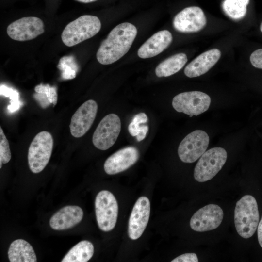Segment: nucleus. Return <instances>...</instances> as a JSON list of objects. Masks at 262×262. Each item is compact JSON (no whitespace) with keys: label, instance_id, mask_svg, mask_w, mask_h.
Returning a JSON list of instances; mask_svg holds the SVG:
<instances>
[{"label":"nucleus","instance_id":"f257e3e1","mask_svg":"<svg viewBox=\"0 0 262 262\" xmlns=\"http://www.w3.org/2000/svg\"><path fill=\"white\" fill-rule=\"evenodd\" d=\"M137 33L136 27L130 23L124 22L115 26L102 41L97 51L98 62L109 65L118 60L128 52Z\"/></svg>","mask_w":262,"mask_h":262},{"label":"nucleus","instance_id":"f03ea898","mask_svg":"<svg viewBox=\"0 0 262 262\" xmlns=\"http://www.w3.org/2000/svg\"><path fill=\"white\" fill-rule=\"evenodd\" d=\"M259 222L258 204L251 195L243 196L236 204L234 210V223L236 231L244 238L252 237Z\"/></svg>","mask_w":262,"mask_h":262},{"label":"nucleus","instance_id":"7ed1b4c3","mask_svg":"<svg viewBox=\"0 0 262 262\" xmlns=\"http://www.w3.org/2000/svg\"><path fill=\"white\" fill-rule=\"evenodd\" d=\"M99 18L92 15H83L68 23L64 28L61 39L68 47L76 45L97 34L101 29Z\"/></svg>","mask_w":262,"mask_h":262},{"label":"nucleus","instance_id":"20e7f679","mask_svg":"<svg viewBox=\"0 0 262 262\" xmlns=\"http://www.w3.org/2000/svg\"><path fill=\"white\" fill-rule=\"evenodd\" d=\"M53 139L50 133L42 131L37 134L32 141L28 150L29 168L33 173L41 172L50 158Z\"/></svg>","mask_w":262,"mask_h":262},{"label":"nucleus","instance_id":"39448f33","mask_svg":"<svg viewBox=\"0 0 262 262\" xmlns=\"http://www.w3.org/2000/svg\"><path fill=\"white\" fill-rule=\"evenodd\" d=\"M227 158V152L222 147H213L205 151L195 167V180L203 182L212 179L222 169Z\"/></svg>","mask_w":262,"mask_h":262},{"label":"nucleus","instance_id":"423d86ee","mask_svg":"<svg viewBox=\"0 0 262 262\" xmlns=\"http://www.w3.org/2000/svg\"><path fill=\"white\" fill-rule=\"evenodd\" d=\"M95 213L99 228L107 232L115 227L118 216V206L114 195L107 190H102L96 196Z\"/></svg>","mask_w":262,"mask_h":262},{"label":"nucleus","instance_id":"0eeeda50","mask_svg":"<svg viewBox=\"0 0 262 262\" xmlns=\"http://www.w3.org/2000/svg\"><path fill=\"white\" fill-rule=\"evenodd\" d=\"M211 98L207 94L200 91H189L180 93L172 100L173 108L191 117L206 112L209 108Z\"/></svg>","mask_w":262,"mask_h":262},{"label":"nucleus","instance_id":"6e6552de","mask_svg":"<svg viewBox=\"0 0 262 262\" xmlns=\"http://www.w3.org/2000/svg\"><path fill=\"white\" fill-rule=\"evenodd\" d=\"M121 131V121L115 114L104 116L98 124L92 137L94 146L98 149H109L116 142Z\"/></svg>","mask_w":262,"mask_h":262},{"label":"nucleus","instance_id":"1a4fd4ad","mask_svg":"<svg viewBox=\"0 0 262 262\" xmlns=\"http://www.w3.org/2000/svg\"><path fill=\"white\" fill-rule=\"evenodd\" d=\"M209 143V137L202 131L195 130L180 143L178 153L180 159L184 163H192L196 161L206 151Z\"/></svg>","mask_w":262,"mask_h":262},{"label":"nucleus","instance_id":"9d476101","mask_svg":"<svg viewBox=\"0 0 262 262\" xmlns=\"http://www.w3.org/2000/svg\"><path fill=\"white\" fill-rule=\"evenodd\" d=\"M45 31L43 21L34 16L24 17L12 22L7 33L13 40L25 41L33 39Z\"/></svg>","mask_w":262,"mask_h":262},{"label":"nucleus","instance_id":"9b49d317","mask_svg":"<svg viewBox=\"0 0 262 262\" xmlns=\"http://www.w3.org/2000/svg\"><path fill=\"white\" fill-rule=\"evenodd\" d=\"M224 213L220 206L209 204L197 210L190 219L191 229L197 232L214 229L221 224Z\"/></svg>","mask_w":262,"mask_h":262},{"label":"nucleus","instance_id":"f8f14e48","mask_svg":"<svg viewBox=\"0 0 262 262\" xmlns=\"http://www.w3.org/2000/svg\"><path fill=\"white\" fill-rule=\"evenodd\" d=\"M98 108L97 102L89 99L76 110L69 125L70 133L73 137H81L88 131L96 118Z\"/></svg>","mask_w":262,"mask_h":262},{"label":"nucleus","instance_id":"ddd939ff","mask_svg":"<svg viewBox=\"0 0 262 262\" xmlns=\"http://www.w3.org/2000/svg\"><path fill=\"white\" fill-rule=\"evenodd\" d=\"M207 20L203 10L197 6L184 8L174 18L173 25L176 30L181 33H195L203 29Z\"/></svg>","mask_w":262,"mask_h":262},{"label":"nucleus","instance_id":"4468645a","mask_svg":"<svg viewBox=\"0 0 262 262\" xmlns=\"http://www.w3.org/2000/svg\"><path fill=\"white\" fill-rule=\"evenodd\" d=\"M150 204L146 196L140 197L135 202L130 216L128 235L132 240H136L142 235L148 222Z\"/></svg>","mask_w":262,"mask_h":262},{"label":"nucleus","instance_id":"2eb2a0df","mask_svg":"<svg viewBox=\"0 0 262 262\" xmlns=\"http://www.w3.org/2000/svg\"><path fill=\"white\" fill-rule=\"evenodd\" d=\"M139 153L133 147L123 148L109 156L104 164L105 172L114 175L123 172L133 165L138 160Z\"/></svg>","mask_w":262,"mask_h":262},{"label":"nucleus","instance_id":"dca6fc26","mask_svg":"<svg viewBox=\"0 0 262 262\" xmlns=\"http://www.w3.org/2000/svg\"><path fill=\"white\" fill-rule=\"evenodd\" d=\"M83 212L78 206H66L54 213L49 220L51 228L62 230L72 228L82 220Z\"/></svg>","mask_w":262,"mask_h":262},{"label":"nucleus","instance_id":"f3484780","mask_svg":"<svg viewBox=\"0 0 262 262\" xmlns=\"http://www.w3.org/2000/svg\"><path fill=\"white\" fill-rule=\"evenodd\" d=\"M221 55V51L217 49L204 52L186 66L185 75L189 78H194L206 73L218 62Z\"/></svg>","mask_w":262,"mask_h":262},{"label":"nucleus","instance_id":"a211bd4d","mask_svg":"<svg viewBox=\"0 0 262 262\" xmlns=\"http://www.w3.org/2000/svg\"><path fill=\"white\" fill-rule=\"evenodd\" d=\"M171 33L166 30L159 31L149 38L138 49L137 54L142 59L154 57L167 48L172 41Z\"/></svg>","mask_w":262,"mask_h":262},{"label":"nucleus","instance_id":"6ab92c4d","mask_svg":"<svg viewBox=\"0 0 262 262\" xmlns=\"http://www.w3.org/2000/svg\"><path fill=\"white\" fill-rule=\"evenodd\" d=\"M10 262H36L35 252L32 246L23 239H17L10 245L8 252Z\"/></svg>","mask_w":262,"mask_h":262},{"label":"nucleus","instance_id":"aec40b11","mask_svg":"<svg viewBox=\"0 0 262 262\" xmlns=\"http://www.w3.org/2000/svg\"><path fill=\"white\" fill-rule=\"evenodd\" d=\"M187 62L184 53L172 55L160 63L155 68L156 75L159 78L171 76L180 71Z\"/></svg>","mask_w":262,"mask_h":262},{"label":"nucleus","instance_id":"412c9836","mask_svg":"<svg viewBox=\"0 0 262 262\" xmlns=\"http://www.w3.org/2000/svg\"><path fill=\"white\" fill-rule=\"evenodd\" d=\"M94 251L92 243L87 240H83L71 248L61 262H86L92 258Z\"/></svg>","mask_w":262,"mask_h":262},{"label":"nucleus","instance_id":"4be33fe9","mask_svg":"<svg viewBox=\"0 0 262 262\" xmlns=\"http://www.w3.org/2000/svg\"><path fill=\"white\" fill-rule=\"evenodd\" d=\"M249 0H225L222 4L225 13L234 20L243 18L246 15Z\"/></svg>","mask_w":262,"mask_h":262},{"label":"nucleus","instance_id":"5701e85b","mask_svg":"<svg viewBox=\"0 0 262 262\" xmlns=\"http://www.w3.org/2000/svg\"><path fill=\"white\" fill-rule=\"evenodd\" d=\"M57 67L61 72V77L64 80L75 78L79 70V66L73 56L62 57Z\"/></svg>","mask_w":262,"mask_h":262},{"label":"nucleus","instance_id":"b1692460","mask_svg":"<svg viewBox=\"0 0 262 262\" xmlns=\"http://www.w3.org/2000/svg\"><path fill=\"white\" fill-rule=\"evenodd\" d=\"M0 94L1 96L9 97L10 104L7 106L9 112L13 113L18 110L21 106V102L19 99L18 92L4 85H0Z\"/></svg>","mask_w":262,"mask_h":262},{"label":"nucleus","instance_id":"393cba45","mask_svg":"<svg viewBox=\"0 0 262 262\" xmlns=\"http://www.w3.org/2000/svg\"><path fill=\"white\" fill-rule=\"evenodd\" d=\"M11 158V153L9 142L5 135L1 126L0 127V168L2 163L6 164Z\"/></svg>","mask_w":262,"mask_h":262},{"label":"nucleus","instance_id":"a878e982","mask_svg":"<svg viewBox=\"0 0 262 262\" xmlns=\"http://www.w3.org/2000/svg\"><path fill=\"white\" fill-rule=\"evenodd\" d=\"M34 91L37 93H44L48 98L51 104L54 106L57 102V93L56 86H50L49 84L40 83L34 88Z\"/></svg>","mask_w":262,"mask_h":262},{"label":"nucleus","instance_id":"bb28decb","mask_svg":"<svg viewBox=\"0 0 262 262\" xmlns=\"http://www.w3.org/2000/svg\"><path fill=\"white\" fill-rule=\"evenodd\" d=\"M250 61L255 67L262 69V49H257L251 53Z\"/></svg>","mask_w":262,"mask_h":262},{"label":"nucleus","instance_id":"cd10ccee","mask_svg":"<svg viewBox=\"0 0 262 262\" xmlns=\"http://www.w3.org/2000/svg\"><path fill=\"white\" fill-rule=\"evenodd\" d=\"M171 262H198L197 256L194 253H187L180 255L173 260Z\"/></svg>","mask_w":262,"mask_h":262},{"label":"nucleus","instance_id":"c85d7f7f","mask_svg":"<svg viewBox=\"0 0 262 262\" xmlns=\"http://www.w3.org/2000/svg\"><path fill=\"white\" fill-rule=\"evenodd\" d=\"M33 97L43 109L46 108L51 105L48 97L44 93L35 92L33 94Z\"/></svg>","mask_w":262,"mask_h":262},{"label":"nucleus","instance_id":"c756f323","mask_svg":"<svg viewBox=\"0 0 262 262\" xmlns=\"http://www.w3.org/2000/svg\"><path fill=\"white\" fill-rule=\"evenodd\" d=\"M148 131V127L147 125H140L139 133L136 136V139L138 141H141L146 136V134Z\"/></svg>","mask_w":262,"mask_h":262},{"label":"nucleus","instance_id":"7c9ffc66","mask_svg":"<svg viewBox=\"0 0 262 262\" xmlns=\"http://www.w3.org/2000/svg\"><path fill=\"white\" fill-rule=\"evenodd\" d=\"M147 120L148 118L146 114L144 113H140L136 115L133 117L132 121L141 124L147 123Z\"/></svg>","mask_w":262,"mask_h":262},{"label":"nucleus","instance_id":"2f4dec72","mask_svg":"<svg viewBox=\"0 0 262 262\" xmlns=\"http://www.w3.org/2000/svg\"><path fill=\"white\" fill-rule=\"evenodd\" d=\"M257 235L259 243L262 248V216L257 227Z\"/></svg>","mask_w":262,"mask_h":262},{"label":"nucleus","instance_id":"473e14b6","mask_svg":"<svg viewBox=\"0 0 262 262\" xmlns=\"http://www.w3.org/2000/svg\"><path fill=\"white\" fill-rule=\"evenodd\" d=\"M76 0L80 2H82V3H87L94 2L98 0Z\"/></svg>","mask_w":262,"mask_h":262},{"label":"nucleus","instance_id":"72a5a7b5","mask_svg":"<svg viewBox=\"0 0 262 262\" xmlns=\"http://www.w3.org/2000/svg\"><path fill=\"white\" fill-rule=\"evenodd\" d=\"M260 31L262 33V23H261V24L260 25Z\"/></svg>","mask_w":262,"mask_h":262}]
</instances>
